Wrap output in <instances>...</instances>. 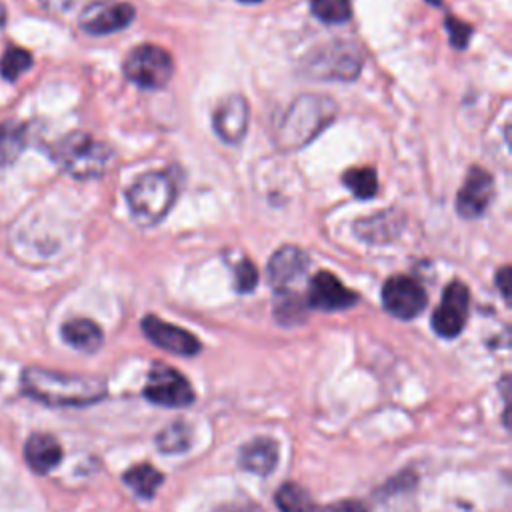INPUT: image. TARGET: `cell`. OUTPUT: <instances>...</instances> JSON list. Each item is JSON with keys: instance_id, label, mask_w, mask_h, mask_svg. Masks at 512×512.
I'll use <instances>...</instances> for the list:
<instances>
[{"instance_id": "cell-1", "label": "cell", "mask_w": 512, "mask_h": 512, "mask_svg": "<svg viewBox=\"0 0 512 512\" xmlns=\"http://www.w3.org/2000/svg\"><path fill=\"white\" fill-rule=\"evenodd\" d=\"M22 390L48 406H88L106 396V382L98 376L26 368L22 372Z\"/></svg>"}, {"instance_id": "cell-2", "label": "cell", "mask_w": 512, "mask_h": 512, "mask_svg": "<svg viewBox=\"0 0 512 512\" xmlns=\"http://www.w3.org/2000/svg\"><path fill=\"white\" fill-rule=\"evenodd\" d=\"M336 116V104L324 94L298 96L274 130V142L280 150L294 152L312 142Z\"/></svg>"}, {"instance_id": "cell-3", "label": "cell", "mask_w": 512, "mask_h": 512, "mask_svg": "<svg viewBox=\"0 0 512 512\" xmlns=\"http://www.w3.org/2000/svg\"><path fill=\"white\" fill-rule=\"evenodd\" d=\"M54 158L70 176L88 180L100 176L106 170L112 158V150L90 134L72 132L54 146Z\"/></svg>"}, {"instance_id": "cell-4", "label": "cell", "mask_w": 512, "mask_h": 512, "mask_svg": "<svg viewBox=\"0 0 512 512\" xmlns=\"http://www.w3.org/2000/svg\"><path fill=\"white\" fill-rule=\"evenodd\" d=\"M126 198L134 218L144 226H152L158 224L172 208L176 184L166 172H146L130 186Z\"/></svg>"}, {"instance_id": "cell-5", "label": "cell", "mask_w": 512, "mask_h": 512, "mask_svg": "<svg viewBox=\"0 0 512 512\" xmlns=\"http://www.w3.org/2000/svg\"><path fill=\"white\" fill-rule=\"evenodd\" d=\"M174 72V62L170 54L154 44H142L134 48L126 62H124V74L126 78L146 90H158L164 88Z\"/></svg>"}, {"instance_id": "cell-6", "label": "cell", "mask_w": 512, "mask_h": 512, "mask_svg": "<svg viewBox=\"0 0 512 512\" xmlns=\"http://www.w3.org/2000/svg\"><path fill=\"white\" fill-rule=\"evenodd\" d=\"M362 66V54L352 42H332L310 56L308 70L324 80H352Z\"/></svg>"}, {"instance_id": "cell-7", "label": "cell", "mask_w": 512, "mask_h": 512, "mask_svg": "<svg viewBox=\"0 0 512 512\" xmlns=\"http://www.w3.org/2000/svg\"><path fill=\"white\" fill-rule=\"evenodd\" d=\"M144 396L152 404H160L168 408H182L194 402V390L190 382L168 364L152 366L148 374V382L144 386Z\"/></svg>"}, {"instance_id": "cell-8", "label": "cell", "mask_w": 512, "mask_h": 512, "mask_svg": "<svg viewBox=\"0 0 512 512\" xmlns=\"http://www.w3.org/2000/svg\"><path fill=\"white\" fill-rule=\"evenodd\" d=\"M426 302V290L410 276H392L382 288L384 308L400 320L418 316L426 308Z\"/></svg>"}, {"instance_id": "cell-9", "label": "cell", "mask_w": 512, "mask_h": 512, "mask_svg": "<svg viewBox=\"0 0 512 512\" xmlns=\"http://www.w3.org/2000/svg\"><path fill=\"white\" fill-rule=\"evenodd\" d=\"M468 288L454 280L444 288L442 300L432 314V328L442 338H454L462 332L468 318Z\"/></svg>"}, {"instance_id": "cell-10", "label": "cell", "mask_w": 512, "mask_h": 512, "mask_svg": "<svg viewBox=\"0 0 512 512\" xmlns=\"http://www.w3.org/2000/svg\"><path fill=\"white\" fill-rule=\"evenodd\" d=\"M142 330L150 342L180 356H194L200 352V340L188 330L174 326L158 316L142 318Z\"/></svg>"}, {"instance_id": "cell-11", "label": "cell", "mask_w": 512, "mask_h": 512, "mask_svg": "<svg viewBox=\"0 0 512 512\" xmlns=\"http://www.w3.org/2000/svg\"><path fill=\"white\" fill-rule=\"evenodd\" d=\"M134 18V8L124 2H96L90 4L82 16L80 26L88 34H110L126 28Z\"/></svg>"}, {"instance_id": "cell-12", "label": "cell", "mask_w": 512, "mask_h": 512, "mask_svg": "<svg viewBox=\"0 0 512 512\" xmlns=\"http://www.w3.org/2000/svg\"><path fill=\"white\" fill-rule=\"evenodd\" d=\"M494 194V182L490 172L480 166H472L456 198V210L462 218H478L490 204Z\"/></svg>"}, {"instance_id": "cell-13", "label": "cell", "mask_w": 512, "mask_h": 512, "mask_svg": "<svg viewBox=\"0 0 512 512\" xmlns=\"http://www.w3.org/2000/svg\"><path fill=\"white\" fill-rule=\"evenodd\" d=\"M248 102L240 94H232L226 100H222L214 112V130L226 144H238L242 142L246 130H248Z\"/></svg>"}, {"instance_id": "cell-14", "label": "cell", "mask_w": 512, "mask_h": 512, "mask_svg": "<svg viewBox=\"0 0 512 512\" xmlns=\"http://www.w3.org/2000/svg\"><path fill=\"white\" fill-rule=\"evenodd\" d=\"M308 302L312 308L334 312L350 308L356 302V294L348 290L334 274L330 272H318L310 280L308 288Z\"/></svg>"}, {"instance_id": "cell-15", "label": "cell", "mask_w": 512, "mask_h": 512, "mask_svg": "<svg viewBox=\"0 0 512 512\" xmlns=\"http://www.w3.org/2000/svg\"><path fill=\"white\" fill-rule=\"evenodd\" d=\"M306 266L308 256L298 246H282L268 260V280L282 292L304 274Z\"/></svg>"}, {"instance_id": "cell-16", "label": "cell", "mask_w": 512, "mask_h": 512, "mask_svg": "<svg viewBox=\"0 0 512 512\" xmlns=\"http://www.w3.org/2000/svg\"><path fill=\"white\" fill-rule=\"evenodd\" d=\"M24 458L28 462V466L38 472V474H46L52 468H56L62 460V448L58 444V440L50 434H32L26 444H24Z\"/></svg>"}, {"instance_id": "cell-17", "label": "cell", "mask_w": 512, "mask_h": 512, "mask_svg": "<svg viewBox=\"0 0 512 512\" xmlns=\"http://www.w3.org/2000/svg\"><path fill=\"white\" fill-rule=\"evenodd\" d=\"M238 462L252 474L268 476L278 462V446L270 438H254L240 448Z\"/></svg>"}, {"instance_id": "cell-18", "label": "cell", "mask_w": 512, "mask_h": 512, "mask_svg": "<svg viewBox=\"0 0 512 512\" xmlns=\"http://www.w3.org/2000/svg\"><path fill=\"white\" fill-rule=\"evenodd\" d=\"M62 338L80 352H96L102 346L104 334L100 326L88 318H74L62 326Z\"/></svg>"}, {"instance_id": "cell-19", "label": "cell", "mask_w": 512, "mask_h": 512, "mask_svg": "<svg viewBox=\"0 0 512 512\" xmlns=\"http://www.w3.org/2000/svg\"><path fill=\"white\" fill-rule=\"evenodd\" d=\"M124 484L138 496V498H152L162 484V474L150 466L148 462L136 464L124 472Z\"/></svg>"}, {"instance_id": "cell-20", "label": "cell", "mask_w": 512, "mask_h": 512, "mask_svg": "<svg viewBox=\"0 0 512 512\" xmlns=\"http://www.w3.org/2000/svg\"><path fill=\"white\" fill-rule=\"evenodd\" d=\"M26 144V128L16 120L0 124V166L12 164Z\"/></svg>"}, {"instance_id": "cell-21", "label": "cell", "mask_w": 512, "mask_h": 512, "mask_svg": "<svg viewBox=\"0 0 512 512\" xmlns=\"http://www.w3.org/2000/svg\"><path fill=\"white\" fill-rule=\"evenodd\" d=\"M276 506L280 512H316L312 496L294 482H286L276 492Z\"/></svg>"}, {"instance_id": "cell-22", "label": "cell", "mask_w": 512, "mask_h": 512, "mask_svg": "<svg viewBox=\"0 0 512 512\" xmlns=\"http://www.w3.org/2000/svg\"><path fill=\"white\" fill-rule=\"evenodd\" d=\"M358 236L370 242H386L398 232V218L390 214H376L372 218H366L356 224Z\"/></svg>"}, {"instance_id": "cell-23", "label": "cell", "mask_w": 512, "mask_h": 512, "mask_svg": "<svg viewBox=\"0 0 512 512\" xmlns=\"http://www.w3.org/2000/svg\"><path fill=\"white\" fill-rule=\"evenodd\" d=\"M346 188L360 200H368L378 192V178L376 172L368 166L362 168H350L342 176Z\"/></svg>"}, {"instance_id": "cell-24", "label": "cell", "mask_w": 512, "mask_h": 512, "mask_svg": "<svg viewBox=\"0 0 512 512\" xmlns=\"http://www.w3.org/2000/svg\"><path fill=\"white\" fill-rule=\"evenodd\" d=\"M310 8L312 14L326 24H342L352 16L350 0H312Z\"/></svg>"}, {"instance_id": "cell-25", "label": "cell", "mask_w": 512, "mask_h": 512, "mask_svg": "<svg viewBox=\"0 0 512 512\" xmlns=\"http://www.w3.org/2000/svg\"><path fill=\"white\" fill-rule=\"evenodd\" d=\"M156 444L162 452L172 454V452H184L190 444V432L182 422H172L160 434L156 436Z\"/></svg>"}, {"instance_id": "cell-26", "label": "cell", "mask_w": 512, "mask_h": 512, "mask_svg": "<svg viewBox=\"0 0 512 512\" xmlns=\"http://www.w3.org/2000/svg\"><path fill=\"white\" fill-rule=\"evenodd\" d=\"M32 66V56L28 50L12 46L0 58V72L6 80H16L22 72Z\"/></svg>"}, {"instance_id": "cell-27", "label": "cell", "mask_w": 512, "mask_h": 512, "mask_svg": "<svg viewBox=\"0 0 512 512\" xmlns=\"http://www.w3.org/2000/svg\"><path fill=\"white\" fill-rule=\"evenodd\" d=\"M234 284H236V290L238 292H252L256 282H258V272H256V266L250 262V260H242L236 264V270H234Z\"/></svg>"}, {"instance_id": "cell-28", "label": "cell", "mask_w": 512, "mask_h": 512, "mask_svg": "<svg viewBox=\"0 0 512 512\" xmlns=\"http://www.w3.org/2000/svg\"><path fill=\"white\" fill-rule=\"evenodd\" d=\"M446 30L450 36V44L454 48H464L468 44V38L472 34V28L456 18H446Z\"/></svg>"}, {"instance_id": "cell-29", "label": "cell", "mask_w": 512, "mask_h": 512, "mask_svg": "<svg viewBox=\"0 0 512 512\" xmlns=\"http://www.w3.org/2000/svg\"><path fill=\"white\" fill-rule=\"evenodd\" d=\"M320 512H366V508L356 500H340L324 506Z\"/></svg>"}, {"instance_id": "cell-30", "label": "cell", "mask_w": 512, "mask_h": 512, "mask_svg": "<svg viewBox=\"0 0 512 512\" xmlns=\"http://www.w3.org/2000/svg\"><path fill=\"white\" fill-rule=\"evenodd\" d=\"M496 280H498V286H500V290H502V296H504V298H508V294H510V290H508V282H510V268H508V266H504V268L498 272Z\"/></svg>"}, {"instance_id": "cell-31", "label": "cell", "mask_w": 512, "mask_h": 512, "mask_svg": "<svg viewBox=\"0 0 512 512\" xmlns=\"http://www.w3.org/2000/svg\"><path fill=\"white\" fill-rule=\"evenodd\" d=\"M216 512H262V510L256 506H250V504H228V506L218 508Z\"/></svg>"}, {"instance_id": "cell-32", "label": "cell", "mask_w": 512, "mask_h": 512, "mask_svg": "<svg viewBox=\"0 0 512 512\" xmlns=\"http://www.w3.org/2000/svg\"><path fill=\"white\" fill-rule=\"evenodd\" d=\"M430 4H434V6H440L442 4V0H428Z\"/></svg>"}, {"instance_id": "cell-33", "label": "cell", "mask_w": 512, "mask_h": 512, "mask_svg": "<svg viewBox=\"0 0 512 512\" xmlns=\"http://www.w3.org/2000/svg\"><path fill=\"white\" fill-rule=\"evenodd\" d=\"M240 2H246V4H256V2H262V0H240Z\"/></svg>"}]
</instances>
